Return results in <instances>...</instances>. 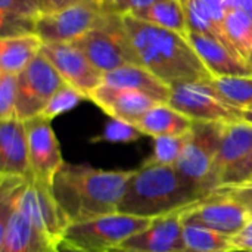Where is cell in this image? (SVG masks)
<instances>
[{
	"label": "cell",
	"mask_w": 252,
	"mask_h": 252,
	"mask_svg": "<svg viewBox=\"0 0 252 252\" xmlns=\"http://www.w3.org/2000/svg\"><path fill=\"white\" fill-rule=\"evenodd\" d=\"M134 170L106 171L86 164H63L52 193L69 223L118 213Z\"/></svg>",
	"instance_id": "1"
},
{
	"label": "cell",
	"mask_w": 252,
	"mask_h": 252,
	"mask_svg": "<svg viewBox=\"0 0 252 252\" xmlns=\"http://www.w3.org/2000/svg\"><path fill=\"white\" fill-rule=\"evenodd\" d=\"M123 21L140 65L170 87L213 80V75L186 37L148 24L131 13H123Z\"/></svg>",
	"instance_id": "2"
},
{
	"label": "cell",
	"mask_w": 252,
	"mask_h": 252,
	"mask_svg": "<svg viewBox=\"0 0 252 252\" xmlns=\"http://www.w3.org/2000/svg\"><path fill=\"white\" fill-rule=\"evenodd\" d=\"M204 195L188 183L176 165L143 164L128 183L118 213L158 219L190 207Z\"/></svg>",
	"instance_id": "3"
},
{
	"label": "cell",
	"mask_w": 252,
	"mask_h": 252,
	"mask_svg": "<svg viewBox=\"0 0 252 252\" xmlns=\"http://www.w3.org/2000/svg\"><path fill=\"white\" fill-rule=\"evenodd\" d=\"M118 13L111 0H81L58 10L44 12L35 22L43 43H72Z\"/></svg>",
	"instance_id": "4"
},
{
	"label": "cell",
	"mask_w": 252,
	"mask_h": 252,
	"mask_svg": "<svg viewBox=\"0 0 252 252\" xmlns=\"http://www.w3.org/2000/svg\"><path fill=\"white\" fill-rule=\"evenodd\" d=\"M155 219L114 213L87 221L71 223L61 242L94 252L118 250L127 239L146 230Z\"/></svg>",
	"instance_id": "5"
},
{
	"label": "cell",
	"mask_w": 252,
	"mask_h": 252,
	"mask_svg": "<svg viewBox=\"0 0 252 252\" xmlns=\"http://www.w3.org/2000/svg\"><path fill=\"white\" fill-rule=\"evenodd\" d=\"M103 74L126 65H140L123 15L114 13L100 27L72 41Z\"/></svg>",
	"instance_id": "6"
},
{
	"label": "cell",
	"mask_w": 252,
	"mask_h": 252,
	"mask_svg": "<svg viewBox=\"0 0 252 252\" xmlns=\"http://www.w3.org/2000/svg\"><path fill=\"white\" fill-rule=\"evenodd\" d=\"M168 105L193 123L230 124L242 121L244 109L224 99L210 81L173 86Z\"/></svg>",
	"instance_id": "7"
},
{
	"label": "cell",
	"mask_w": 252,
	"mask_h": 252,
	"mask_svg": "<svg viewBox=\"0 0 252 252\" xmlns=\"http://www.w3.org/2000/svg\"><path fill=\"white\" fill-rule=\"evenodd\" d=\"M0 252H56V245L35 227L4 180H0Z\"/></svg>",
	"instance_id": "8"
},
{
	"label": "cell",
	"mask_w": 252,
	"mask_h": 252,
	"mask_svg": "<svg viewBox=\"0 0 252 252\" xmlns=\"http://www.w3.org/2000/svg\"><path fill=\"white\" fill-rule=\"evenodd\" d=\"M224 124L220 123H193L189 140L176 162L180 176L195 186L204 198L210 195V177L213 162L220 146Z\"/></svg>",
	"instance_id": "9"
},
{
	"label": "cell",
	"mask_w": 252,
	"mask_h": 252,
	"mask_svg": "<svg viewBox=\"0 0 252 252\" xmlns=\"http://www.w3.org/2000/svg\"><path fill=\"white\" fill-rule=\"evenodd\" d=\"M65 84L55 66L40 55L18 75L16 118L28 121L38 117L52 96Z\"/></svg>",
	"instance_id": "10"
},
{
	"label": "cell",
	"mask_w": 252,
	"mask_h": 252,
	"mask_svg": "<svg viewBox=\"0 0 252 252\" xmlns=\"http://www.w3.org/2000/svg\"><path fill=\"white\" fill-rule=\"evenodd\" d=\"M41 55L55 66L65 84L77 89L87 99L103 83V72L72 43H44Z\"/></svg>",
	"instance_id": "11"
},
{
	"label": "cell",
	"mask_w": 252,
	"mask_h": 252,
	"mask_svg": "<svg viewBox=\"0 0 252 252\" xmlns=\"http://www.w3.org/2000/svg\"><path fill=\"white\" fill-rule=\"evenodd\" d=\"M185 219L198 221L232 238L236 236L252 220L250 211L238 199L217 190L188 207L185 211Z\"/></svg>",
	"instance_id": "12"
},
{
	"label": "cell",
	"mask_w": 252,
	"mask_h": 252,
	"mask_svg": "<svg viewBox=\"0 0 252 252\" xmlns=\"http://www.w3.org/2000/svg\"><path fill=\"white\" fill-rule=\"evenodd\" d=\"M28 131L31 174L52 188L56 174L63 167L61 146L49 120L35 117L24 121Z\"/></svg>",
	"instance_id": "13"
},
{
	"label": "cell",
	"mask_w": 252,
	"mask_h": 252,
	"mask_svg": "<svg viewBox=\"0 0 252 252\" xmlns=\"http://www.w3.org/2000/svg\"><path fill=\"white\" fill-rule=\"evenodd\" d=\"M186 208L155 219L146 230L127 239L118 250L128 252H183V220Z\"/></svg>",
	"instance_id": "14"
},
{
	"label": "cell",
	"mask_w": 252,
	"mask_h": 252,
	"mask_svg": "<svg viewBox=\"0 0 252 252\" xmlns=\"http://www.w3.org/2000/svg\"><path fill=\"white\" fill-rule=\"evenodd\" d=\"M89 99L111 118L121 120L133 126H136L143 115L158 103L140 92L114 87L103 83L94 92H92Z\"/></svg>",
	"instance_id": "15"
},
{
	"label": "cell",
	"mask_w": 252,
	"mask_h": 252,
	"mask_svg": "<svg viewBox=\"0 0 252 252\" xmlns=\"http://www.w3.org/2000/svg\"><path fill=\"white\" fill-rule=\"evenodd\" d=\"M0 176H30V146L25 123L0 121Z\"/></svg>",
	"instance_id": "16"
},
{
	"label": "cell",
	"mask_w": 252,
	"mask_h": 252,
	"mask_svg": "<svg viewBox=\"0 0 252 252\" xmlns=\"http://www.w3.org/2000/svg\"><path fill=\"white\" fill-rule=\"evenodd\" d=\"M252 151V126L244 121L224 124L219 151L216 154L211 177H210V193L220 186L224 173L239 162L245 155Z\"/></svg>",
	"instance_id": "17"
},
{
	"label": "cell",
	"mask_w": 252,
	"mask_h": 252,
	"mask_svg": "<svg viewBox=\"0 0 252 252\" xmlns=\"http://www.w3.org/2000/svg\"><path fill=\"white\" fill-rule=\"evenodd\" d=\"M188 40L201 58L205 68L213 75V78L223 75L252 77V69L247 65V62L232 53L216 38L190 31Z\"/></svg>",
	"instance_id": "18"
},
{
	"label": "cell",
	"mask_w": 252,
	"mask_h": 252,
	"mask_svg": "<svg viewBox=\"0 0 252 252\" xmlns=\"http://www.w3.org/2000/svg\"><path fill=\"white\" fill-rule=\"evenodd\" d=\"M103 84L140 92L158 103H168L171 87L142 65H126L103 74Z\"/></svg>",
	"instance_id": "19"
},
{
	"label": "cell",
	"mask_w": 252,
	"mask_h": 252,
	"mask_svg": "<svg viewBox=\"0 0 252 252\" xmlns=\"http://www.w3.org/2000/svg\"><path fill=\"white\" fill-rule=\"evenodd\" d=\"M44 12L41 0H0L1 37L35 32V22Z\"/></svg>",
	"instance_id": "20"
},
{
	"label": "cell",
	"mask_w": 252,
	"mask_h": 252,
	"mask_svg": "<svg viewBox=\"0 0 252 252\" xmlns=\"http://www.w3.org/2000/svg\"><path fill=\"white\" fill-rule=\"evenodd\" d=\"M43 44V40L35 32L1 37L0 71L19 75L40 55Z\"/></svg>",
	"instance_id": "21"
},
{
	"label": "cell",
	"mask_w": 252,
	"mask_h": 252,
	"mask_svg": "<svg viewBox=\"0 0 252 252\" xmlns=\"http://www.w3.org/2000/svg\"><path fill=\"white\" fill-rule=\"evenodd\" d=\"M142 134L151 137L182 136L192 130L193 121L170 106L168 103H157L136 124Z\"/></svg>",
	"instance_id": "22"
},
{
	"label": "cell",
	"mask_w": 252,
	"mask_h": 252,
	"mask_svg": "<svg viewBox=\"0 0 252 252\" xmlns=\"http://www.w3.org/2000/svg\"><path fill=\"white\" fill-rule=\"evenodd\" d=\"M131 15L148 24L177 32L186 38L190 32L186 12L180 0H158L149 7Z\"/></svg>",
	"instance_id": "23"
},
{
	"label": "cell",
	"mask_w": 252,
	"mask_h": 252,
	"mask_svg": "<svg viewBox=\"0 0 252 252\" xmlns=\"http://www.w3.org/2000/svg\"><path fill=\"white\" fill-rule=\"evenodd\" d=\"M183 252H235L232 236L189 219L183 220Z\"/></svg>",
	"instance_id": "24"
},
{
	"label": "cell",
	"mask_w": 252,
	"mask_h": 252,
	"mask_svg": "<svg viewBox=\"0 0 252 252\" xmlns=\"http://www.w3.org/2000/svg\"><path fill=\"white\" fill-rule=\"evenodd\" d=\"M182 3H183L185 12H186V18H188V24H189L190 31L208 35L211 38H216L223 46H226L232 53H235L238 58H241L239 53L236 52V49L232 46L227 34L219 28V25L210 16V13L207 12V9L201 3V0H183Z\"/></svg>",
	"instance_id": "25"
},
{
	"label": "cell",
	"mask_w": 252,
	"mask_h": 252,
	"mask_svg": "<svg viewBox=\"0 0 252 252\" xmlns=\"http://www.w3.org/2000/svg\"><path fill=\"white\" fill-rule=\"evenodd\" d=\"M216 90L235 106L245 109L252 103V77L223 75L210 81Z\"/></svg>",
	"instance_id": "26"
},
{
	"label": "cell",
	"mask_w": 252,
	"mask_h": 252,
	"mask_svg": "<svg viewBox=\"0 0 252 252\" xmlns=\"http://www.w3.org/2000/svg\"><path fill=\"white\" fill-rule=\"evenodd\" d=\"M224 30L239 56L245 61L252 47V21L239 9L226 12Z\"/></svg>",
	"instance_id": "27"
},
{
	"label": "cell",
	"mask_w": 252,
	"mask_h": 252,
	"mask_svg": "<svg viewBox=\"0 0 252 252\" xmlns=\"http://www.w3.org/2000/svg\"><path fill=\"white\" fill-rule=\"evenodd\" d=\"M190 133V131H189ZM189 133L182 136H161L154 139V152L143 162L149 165H176L188 140Z\"/></svg>",
	"instance_id": "28"
},
{
	"label": "cell",
	"mask_w": 252,
	"mask_h": 252,
	"mask_svg": "<svg viewBox=\"0 0 252 252\" xmlns=\"http://www.w3.org/2000/svg\"><path fill=\"white\" fill-rule=\"evenodd\" d=\"M87 99L83 93H80L77 89L63 84L49 100V103L46 105V108L43 109V112L38 117H43L44 120L52 121L55 117L65 114L68 111H71L72 108H75L81 100Z\"/></svg>",
	"instance_id": "29"
},
{
	"label": "cell",
	"mask_w": 252,
	"mask_h": 252,
	"mask_svg": "<svg viewBox=\"0 0 252 252\" xmlns=\"http://www.w3.org/2000/svg\"><path fill=\"white\" fill-rule=\"evenodd\" d=\"M143 136L139 128L133 124H128L121 120H111L103 131L90 139V143H131Z\"/></svg>",
	"instance_id": "30"
},
{
	"label": "cell",
	"mask_w": 252,
	"mask_h": 252,
	"mask_svg": "<svg viewBox=\"0 0 252 252\" xmlns=\"http://www.w3.org/2000/svg\"><path fill=\"white\" fill-rule=\"evenodd\" d=\"M18 75L0 71V121L16 118Z\"/></svg>",
	"instance_id": "31"
},
{
	"label": "cell",
	"mask_w": 252,
	"mask_h": 252,
	"mask_svg": "<svg viewBox=\"0 0 252 252\" xmlns=\"http://www.w3.org/2000/svg\"><path fill=\"white\" fill-rule=\"evenodd\" d=\"M250 179H252V151L224 173V176L220 182V186L238 185V183L247 182Z\"/></svg>",
	"instance_id": "32"
},
{
	"label": "cell",
	"mask_w": 252,
	"mask_h": 252,
	"mask_svg": "<svg viewBox=\"0 0 252 252\" xmlns=\"http://www.w3.org/2000/svg\"><path fill=\"white\" fill-rule=\"evenodd\" d=\"M214 190L227 193V195L233 196L235 199H238L250 211V214H251L252 217V179L247 180V182H242V183H238V185L220 186V188H217Z\"/></svg>",
	"instance_id": "33"
},
{
	"label": "cell",
	"mask_w": 252,
	"mask_h": 252,
	"mask_svg": "<svg viewBox=\"0 0 252 252\" xmlns=\"http://www.w3.org/2000/svg\"><path fill=\"white\" fill-rule=\"evenodd\" d=\"M158 0H111L118 13H137Z\"/></svg>",
	"instance_id": "34"
},
{
	"label": "cell",
	"mask_w": 252,
	"mask_h": 252,
	"mask_svg": "<svg viewBox=\"0 0 252 252\" xmlns=\"http://www.w3.org/2000/svg\"><path fill=\"white\" fill-rule=\"evenodd\" d=\"M201 3L204 4V7L207 9V12L210 13V16L214 19V22L219 25L220 30H224V18H226V7L223 0H201Z\"/></svg>",
	"instance_id": "35"
},
{
	"label": "cell",
	"mask_w": 252,
	"mask_h": 252,
	"mask_svg": "<svg viewBox=\"0 0 252 252\" xmlns=\"http://www.w3.org/2000/svg\"><path fill=\"white\" fill-rule=\"evenodd\" d=\"M41 1L44 4L46 12H49V10H58V9L66 7V6L74 4V3L81 1V0H41Z\"/></svg>",
	"instance_id": "36"
},
{
	"label": "cell",
	"mask_w": 252,
	"mask_h": 252,
	"mask_svg": "<svg viewBox=\"0 0 252 252\" xmlns=\"http://www.w3.org/2000/svg\"><path fill=\"white\" fill-rule=\"evenodd\" d=\"M236 9L242 10L252 21V0H239L236 4Z\"/></svg>",
	"instance_id": "37"
},
{
	"label": "cell",
	"mask_w": 252,
	"mask_h": 252,
	"mask_svg": "<svg viewBox=\"0 0 252 252\" xmlns=\"http://www.w3.org/2000/svg\"><path fill=\"white\" fill-rule=\"evenodd\" d=\"M56 252H94V251H86V250H80L75 247H71L65 242H59L56 247Z\"/></svg>",
	"instance_id": "38"
},
{
	"label": "cell",
	"mask_w": 252,
	"mask_h": 252,
	"mask_svg": "<svg viewBox=\"0 0 252 252\" xmlns=\"http://www.w3.org/2000/svg\"><path fill=\"white\" fill-rule=\"evenodd\" d=\"M242 121L252 126V103L242 111Z\"/></svg>",
	"instance_id": "39"
},
{
	"label": "cell",
	"mask_w": 252,
	"mask_h": 252,
	"mask_svg": "<svg viewBox=\"0 0 252 252\" xmlns=\"http://www.w3.org/2000/svg\"><path fill=\"white\" fill-rule=\"evenodd\" d=\"M239 0H223L224 3V7L226 10H232V9H236V4H238Z\"/></svg>",
	"instance_id": "40"
},
{
	"label": "cell",
	"mask_w": 252,
	"mask_h": 252,
	"mask_svg": "<svg viewBox=\"0 0 252 252\" xmlns=\"http://www.w3.org/2000/svg\"><path fill=\"white\" fill-rule=\"evenodd\" d=\"M245 62H247V65L252 69V47L250 49V52H248V55H247V58H245Z\"/></svg>",
	"instance_id": "41"
},
{
	"label": "cell",
	"mask_w": 252,
	"mask_h": 252,
	"mask_svg": "<svg viewBox=\"0 0 252 252\" xmlns=\"http://www.w3.org/2000/svg\"><path fill=\"white\" fill-rule=\"evenodd\" d=\"M111 252H128V251H123V250H114V251Z\"/></svg>",
	"instance_id": "42"
},
{
	"label": "cell",
	"mask_w": 252,
	"mask_h": 252,
	"mask_svg": "<svg viewBox=\"0 0 252 252\" xmlns=\"http://www.w3.org/2000/svg\"><path fill=\"white\" fill-rule=\"evenodd\" d=\"M180 1H183V0H180Z\"/></svg>",
	"instance_id": "43"
}]
</instances>
